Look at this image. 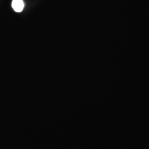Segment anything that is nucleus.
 <instances>
[{
    "instance_id": "obj_1",
    "label": "nucleus",
    "mask_w": 149,
    "mask_h": 149,
    "mask_svg": "<svg viewBox=\"0 0 149 149\" xmlns=\"http://www.w3.org/2000/svg\"><path fill=\"white\" fill-rule=\"evenodd\" d=\"M12 6L17 12H21L23 10L24 3L23 0H13Z\"/></svg>"
}]
</instances>
